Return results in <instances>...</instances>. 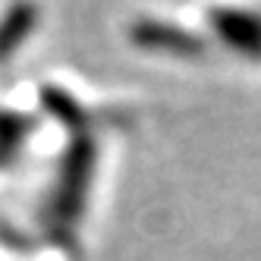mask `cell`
I'll use <instances>...</instances> for the list:
<instances>
[{
    "instance_id": "cell-2",
    "label": "cell",
    "mask_w": 261,
    "mask_h": 261,
    "mask_svg": "<svg viewBox=\"0 0 261 261\" xmlns=\"http://www.w3.org/2000/svg\"><path fill=\"white\" fill-rule=\"evenodd\" d=\"M208 22L217 38L246 60H261V13L239 7H214L208 10Z\"/></svg>"
},
{
    "instance_id": "cell-1",
    "label": "cell",
    "mask_w": 261,
    "mask_h": 261,
    "mask_svg": "<svg viewBox=\"0 0 261 261\" xmlns=\"http://www.w3.org/2000/svg\"><path fill=\"white\" fill-rule=\"evenodd\" d=\"M95 161H98V145L91 142V136L79 133L72 139V145L66 148L63 164L57 182L50 189V223L54 230H76V220L85 211V198L91 189V173H95Z\"/></svg>"
},
{
    "instance_id": "cell-3",
    "label": "cell",
    "mask_w": 261,
    "mask_h": 261,
    "mask_svg": "<svg viewBox=\"0 0 261 261\" xmlns=\"http://www.w3.org/2000/svg\"><path fill=\"white\" fill-rule=\"evenodd\" d=\"M129 38L139 47L173 54V57H204V50H208V41L201 35L176 22H161V19H136L133 29H129Z\"/></svg>"
},
{
    "instance_id": "cell-4",
    "label": "cell",
    "mask_w": 261,
    "mask_h": 261,
    "mask_svg": "<svg viewBox=\"0 0 261 261\" xmlns=\"http://www.w3.org/2000/svg\"><path fill=\"white\" fill-rule=\"evenodd\" d=\"M38 10L35 7H13L4 19H0V63L10 60L16 50L22 47V41L32 35Z\"/></svg>"
}]
</instances>
